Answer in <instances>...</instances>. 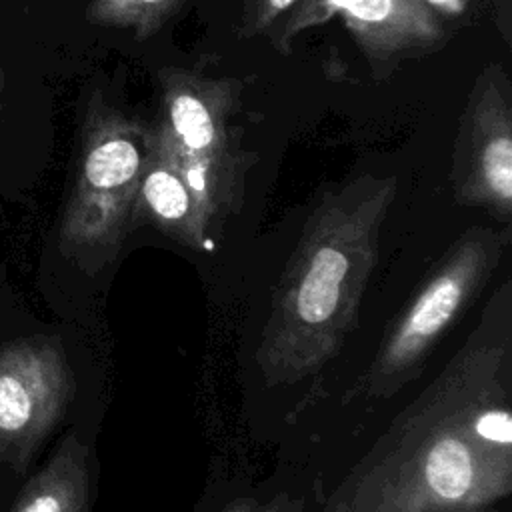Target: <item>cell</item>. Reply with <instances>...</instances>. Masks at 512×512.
Segmentation results:
<instances>
[{"mask_svg": "<svg viewBox=\"0 0 512 512\" xmlns=\"http://www.w3.org/2000/svg\"><path fill=\"white\" fill-rule=\"evenodd\" d=\"M508 330L480 332L330 498L326 512H470L512 490Z\"/></svg>", "mask_w": 512, "mask_h": 512, "instance_id": "cell-1", "label": "cell"}, {"mask_svg": "<svg viewBox=\"0 0 512 512\" xmlns=\"http://www.w3.org/2000/svg\"><path fill=\"white\" fill-rule=\"evenodd\" d=\"M396 188L394 176L364 174L326 192L308 216L256 350L268 386L320 372L356 328Z\"/></svg>", "mask_w": 512, "mask_h": 512, "instance_id": "cell-2", "label": "cell"}, {"mask_svg": "<svg viewBox=\"0 0 512 512\" xmlns=\"http://www.w3.org/2000/svg\"><path fill=\"white\" fill-rule=\"evenodd\" d=\"M160 112L150 130L196 194L212 228L240 210L256 154L242 144L234 116L238 86L180 68H162Z\"/></svg>", "mask_w": 512, "mask_h": 512, "instance_id": "cell-3", "label": "cell"}, {"mask_svg": "<svg viewBox=\"0 0 512 512\" xmlns=\"http://www.w3.org/2000/svg\"><path fill=\"white\" fill-rule=\"evenodd\" d=\"M148 124L94 96L86 108L76 170L58 238L66 256L90 264L114 256L132 230Z\"/></svg>", "mask_w": 512, "mask_h": 512, "instance_id": "cell-4", "label": "cell"}, {"mask_svg": "<svg viewBox=\"0 0 512 512\" xmlns=\"http://www.w3.org/2000/svg\"><path fill=\"white\" fill-rule=\"evenodd\" d=\"M508 240V228H470L456 238L382 340L364 378L366 396H390L420 370L438 340L488 282Z\"/></svg>", "mask_w": 512, "mask_h": 512, "instance_id": "cell-5", "label": "cell"}, {"mask_svg": "<svg viewBox=\"0 0 512 512\" xmlns=\"http://www.w3.org/2000/svg\"><path fill=\"white\" fill-rule=\"evenodd\" d=\"M74 396V378L58 340L30 336L0 348V460L26 472L34 452Z\"/></svg>", "mask_w": 512, "mask_h": 512, "instance_id": "cell-6", "label": "cell"}, {"mask_svg": "<svg viewBox=\"0 0 512 512\" xmlns=\"http://www.w3.org/2000/svg\"><path fill=\"white\" fill-rule=\"evenodd\" d=\"M504 68L488 64L468 94L452 154L458 204L482 208L502 224L512 220V108Z\"/></svg>", "mask_w": 512, "mask_h": 512, "instance_id": "cell-7", "label": "cell"}, {"mask_svg": "<svg viewBox=\"0 0 512 512\" xmlns=\"http://www.w3.org/2000/svg\"><path fill=\"white\" fill-rule=\"evenodd\" d=\"M276 30V48L318 24L340 16L364 52L372 76L384 80L406 58L436 50L446 40L444 24L422 0H298Z\"/></svg>", "mask_w": 512, "mask_h": 512, "instance_id": "cell-8", "label": "cell"}, {"mask_svg": "<svg viewBox=\"0 0 512 512\" xmlns=\"http://www.w3.org/2000/svg\"><path fill=\"white\" fill-rule=\"evenodd\" d=\"M148 224L174 242L206 252L214 246V234L196 194L174 166L148 124L146 158L136 190L132 228Z\"/></svg>", "mask_w": 512, "mask_h": 512, "instance_id": "cell-9", "label": "cell"}, {"mask_svg": "<svg viewBox=\"0 0 512 512\" xmlns=\"http://www.w3.org/2000/svg\"><path fill=\"white\" fill-rule=\"evenodd\" d=\"M88 460V446L76 434H66L50 460L20 490L8 512H88Z\"/></svg>", "mask_w": 512, "mask_h": 512, "instance_id": "cell-10", "label": "cell"}, {"mask_svg": "<svg viewBox=\"0 0 512 512\" xmlns=\"http://www.w3.org/2000/svg\"><path fill=\"white\" fill-rule=\"evenodd\" d=\"M184 0H90L86 18L98 26L130 30L138 40L154 36Z\"/></svg>", "mask_w": 512, "mask_h": 512, "instance_id": "cell-11", "label": "cell"}, {"mask_svg": "<svg viewBox=\"0 0 512 512\" xmlns=\"http://www.w3.org/2000/svg\"><path fill=\"white\" fill-rule=\"evenodd\" d=\"M298 0H240V34L256 36L272 28Z\"/></svg>", "mask_w": 512, "mask_h": 512, "instance_id": "cell-12", "label": "cell"}, {"mask_svg": "<svg viewBox=\"0 0 512 512\" xmlns=\"http://www.w3.org/2000/svg\"><path fill=\"white\" fill-rule=\"evenodd\" d=\"M300 508H302V500L292 498L286 492H280L268 500L242 496L232 500L220 512H300Z\"/></svg>", "mask_w": 512, "mask_h": 512, "instance_id": "cell-13", "label": "cell"}, {"mask_svg": "<svg viewBox=\"0 0 512 512\" xmlns=\"http://www.w3.org/2000/svg\"><path fill=\"white\" fill-rule=\"evenodd\" d=\"M428 10L434 12V16L442 22V18H462L468 12L470 0H422Z\"/></svg>", "mask_w": 512, "mask_h": 512, "instance_id": "cell-14", "label": "cell"}, {"mask_svg": "<svg viewBox=\"0 0 512 512\" xmlns=\"http://www.w3.org/2000/svg\"><path fill=\"white\" fill-rule=\"evenodd\" d=\"M2 90H4V72L0 68V98H2Z\"/></svg>", "mask_w": 512, "mask_h": 512, "instance_id": "cell-15", "label": "cell"}, {"mask_svg": "<svg viewBox=\"0 0 512 512\" xmlns=\"http://www.w3.org/2000/svg\"><path fill=\"white\" fill-rule=\"evenodd\" d=\"M470 512H492L490 508H484V510H470Z\"/></svg>", "mask_w": 512, "mask_h": 512, "instance_id": "cell-16", "label": "cell"}]
</instances>
